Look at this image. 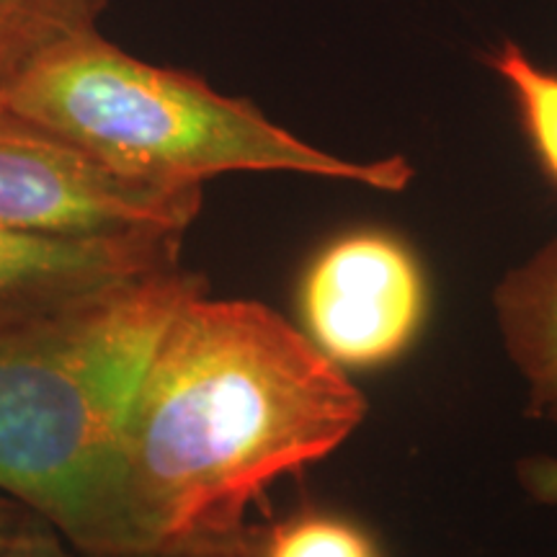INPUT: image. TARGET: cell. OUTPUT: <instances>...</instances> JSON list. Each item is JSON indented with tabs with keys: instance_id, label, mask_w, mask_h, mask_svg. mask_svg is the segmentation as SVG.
I'll list each match as a JSON object with an SVG mask.
<instances>
[{
	"instance_id": "cell-1",
	"label": "cell",
	"mask_w": 557,
	"mask_h": 557,
	"mask_svg": "<svg viewBox=\"0 0 557 557\" xmlns=\"http://www.w3.org/2000/svg\"><path fill=\"white\" fill-rule=\"evenodd\" d=\"M364 393L302 329L199 292L158 338L129 403L111 504L120 557H243L278 478L361 426Z\"/></svg>"
},
{
	"instance_id": "cell-2",
	"label": "cell",
	"mask_w": 557,
	"mask_h": 557,
	"mask_svg": "<svg viewBox=\"0 0 557 557\" xmlns=\"http://www.w3.org/2000/svg\"><path fill=\"white\" fill-rule=\"evenodd\" d=\"M207 292L178 263L0 331V496L86 557H120L111 504L129 403L181 305Z\"/></svg>"
},
{
	"instance_id": "cell-3",
	"label": "cell",
	"mask_w": 557,
	"mask_h": 557,
	"mask_svg": "<svg viewBox=\"0 0 557 557\" xmlns=\"http://www.w3.org/2000/svg\"><path fill=\"white\" fill-rule=\"evenodd\" d=\"M0 103L109 169L156 184L299 173L398 194L416 176L403 156H333L271 122L253 101L220 94L186 70L135 58L99 29L34 60L0 88Z\"/></svg>"
},
{
	"instance_id": "cell-4",
	"label": "cell",
	"mask_w": 557,
	"mask_h": 557,
	"mask_svg": "<svg viewBox=\"0 0 557 557\" xmlns=\"http://www.w3.org/2000/svg\"><path fill=\"white\" fill-rule=\"evenodd\" d=\"M205 186H169L109 169L0 103V225L41 235H186Z\"/></svg>"
},
{
	"instance_id": "cell-5",
	"label": "cell",
	"mask_w": 557,
	"mask_h": 557,
	"mask_svg": "<svg viewBox=\"0 0 557 557\" xmlns=\"http://www.w3.org/2000/svg\"><path fill=\"white\" fill-rule=\"evenodd\" d=\"M302 331L341 369H374L413 346L429 310L421 261L385 230H351L312 256L297 295Z\"/></svg>"
},
{
	"instance_id": "cell-6",
	"label": "cell",
	"mask_w": 557,
	"mask_h": 557,
	"mask_svg": "<svg viewBox=\"0 0 557 557\" xmlns=\"http://www.w3.org/2000/svg\"><path fill=\"white\" fill-rule=\"evenodd\" d=\"M184 235H41L0 225V331L181 261Z\"/></svg>"
},
{
	"instance_id": "cell-7",
	"label": "cell",
	"mask_w": 557,
	"mask_h": 557,
	"mask_svg": "<svg viewBox=\"0 0 557 557\" xmlns=\"http://www.w3.org/2000/svg\"><path fill=\"white\" fill-rule=\"evenodd\" d=\"M491 302L527 416L557 426V235L498 278Z\"/></svg>"
},
{
	"instance_id": "cell-8",
	"label": "cell",
	"mask_w": 557,
	"mask_h": 557,
	"mask_svg": "<svg viewBox=\"0 0 557 557\" xmlns=\"http://www.w3.org/2000/svg\"><path fill=\"white\" fill-rule=\"evenodd\" d=\"M111 0H0V88L34 60L96 32Z\"/></svg>"
},
{
	"instance_id": "cell-9",
	"label": "cell",
	"mask_w": 557,
	"mask_h": 557,
	"mask_svg": "<svg viewBox=\"0 0 557 557\" xmlns=\"http://www.w3.org/2000/svg\"><path fill=\"white\" fill-rule=\"evenodd\" d=\"M483 62L511 90L521 127L545 176L557 186V73L529 58L517 41H500Z\"/></svg>"
},
{
	"instance_id": "cell-10",
	"label": "cell",
	"mask_w": 557,
	"mask_h": 557,
	"mask_svg": "<svg viewBox=\"0 0 557 557\" xmlns=\"http://www.w3.org/2000/svg\"><path fill=\"white\" fill-rule=\"evenodd\" d=\"M246 557H385L359 521L323 508H299L271 527H256Z\"/></svg>"
},
{
	"instance_id": "cell-11",
	"label": "cell",
	"mask_w": 557,
	"mask_h": 557,
	"mask_svg": "<svg viewBox=\"0 0 557 557\" xmlns=\"http://www.w3.org/2000/svg\"><path fill=\"white\" fill-rule=\"evenodd\" d=\"M517 483L537 506L557 508V457L529 455L517 462Z\"/></svg>"
},
{
	"instance_id": "cell-12",
	"label": "cell",
	"mask_w": 557,
	"mask_h": 557,
	"mask_svg": "<svg viewBox=\"0 0 557 557\" xmlns=\"http://www.w3.org/2000/svg\"><path fill=\"white\" fill-rule=\"evenodd\" d=\"M0 557H83L67 545L60 534H54L50 527L41 521H32L26 532L13 542Z\"/></svg>"
},
{
	"instance_id": "cell-13",
	"label": "cell",
	"mask_w": 557,
	"mask_h": 557,
	"mask_svg": "<svg viewBox=\"0 0 557 557\" xmlns=\"http://www.w3.org/2000/svg\"><path fill=\"white\" fill-rule=\"evenodd\" d=\"M34 521L29 511H24L18 504H13L5 496H0V555L26 532Z\"/></svg>"
},
{
	"instance_id": "cell-14",
	"label": "cell",
	"mask_w": 557,
	"mask_h": 557,
	"mask_svg": "<svg viewBox=\"0 0 557 557\" xmlns=\"http://www.w3.org/2000/svg\"><path fill=\"white\" fill-rule=\"evenodd\" d=\"M243 557H246V555H243Z\"/></svg>"
}]
</instances>
